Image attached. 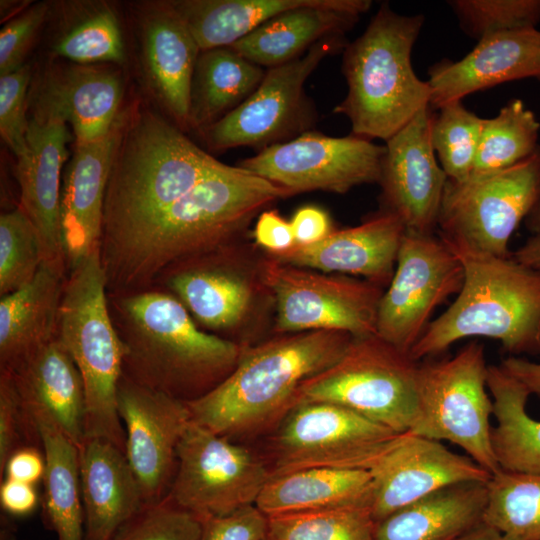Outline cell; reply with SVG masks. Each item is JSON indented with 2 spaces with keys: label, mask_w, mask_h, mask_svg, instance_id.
<instances>
[{
  "label": "cell",
  "mask_w": 540,
  "mask_h": 540,
  "mask_svg": "<svg viewBox=\"0 0 540 540\" xmlns=\"http://www.w3.org/2000/svg\"><path fill=\"white\" fill-rule=\"evenodd\" d=\"M292 195L226 164L167 208L100 244L108 293L153 288L168 269L224 247L267 205Z\"/></svg>",
  "instance_id": "cell-1"
},
{
  "label": "cell",
  "mask_w": 540,
  "mask_h": 540,
  "mask_svg": "<svg viewBox=\"0 0 540 540\" xmlns=\"http://www.w3.org/2000/svg\"><path fill=\"white\" fill-rule=\"evenodd\" d=\"M124 346L123 376L183 402L206 394L234 369L243 347L196 325L169 291L108 294Z\"/></svg>",
  "instance_id": "cell-2"
},
{
  "label": "cell",
  "mask_w": 540,
  "mask_h": 540,
  "mask_svg": "<svg viewBox=\"0 0 540 540\" xmlns=\"http://www.w3.org/2000/svg\"><path fill=\"white\" fill-rule=\"evenodd\" d=\"M352 339L344 332L306 331L243 348L222 382L185 402L191 420L230 440L277 426L297 403L301 386L335 364Z\"/></svg>",
  "instance_id": "cell-3"
},
{
  "label": "cell",
  "mask_w": 540,
  "mask_h": 540,
  "mask_svg": "<svg viewBox=\"0 0 540 540\" xmlns=\"http://www.w3.org/2000/svg\"><path fill=\"white\" fill-rule=\"evenodd\" d=\"M464 270L454 302L432 320L410 356L420 361L468 337L498 340L513 354H540V271L441 236Z\"/></svg>",
  "instance_id": "cell-4"
},
{
  "label": "cell",
  "mask_w": 540,
  "mask_h": 540,
  "mask_svg": "<svg viewBox=\"0 0 540 540\" xmlns=\"http://www.w3.org/2000/svg\"><path fill=\"white\" fill-rule=\"evenodd\" d=\"M225 166L152 111L126 117L107 183L100 244L167 208Z\"/></svg>",
  "instance_id": "cell-5"
},
{
  "label": "cell",
  "mask_w": 540,
  "mask_h": 540,
  "mask_svg": "<svg viewBox=\"0 0 540 540\" xmlns=\"http://www.w3.org/2000/svg\"><path fill=\"white\" fill-rule=\"evenodd\" d=\"M424 21L422 14L402 15L382 3L365 31L344 48L347 94L334 112L348 118L352 135L386 142L430 106L429 84L411 63Z\"/></svg>",
  "instance_id": "cell-6"
},
{
  "label": "cell",
  "mask_w": 540,
  "mask_h": 540,
  "mask_svg": "<svg viewBox=\"0 0 540 540\" xmlns=\"http://www.w3.org/2000/svg\"><path fill=\"white\" fill-rule=\"evenodd\" d=\"M56 339L83 380L85 439H105L125 453V431L117 407L125 350L110 313L100 247L68 272Z\"/></svg>",
  "instance_id": "cell-7"
},
{
  "label": "cell",
  "mask_w": 540,
  "mask_h": 540,
  "mask_svg": "<svg viewBox=\"0 0 540 540\" xmlns=\"http://www.w3.org/2000/svg\"><path fill=\"white\" fill-rule=\"evenodd\" d=\"M487 370L484 346L476 341L452 357L419 362L417 404L408 432L449 441L492 474L500 467L491 440Z\"/></svg>",
  "instance_id": "cell-8"
},
{
  "label": "cell",
  "mask_w": 540,
  "mask_h": 540,
  "mask_svg": "<svg viewBox=\"0 0 540 540\" xmlns=\"http://www.w3.org/2000/svg\"><path fill=\"white\" fill-rule=\"evenodd\" d=\"M418 367L419 361L376 334L353 337L335 364L301 386L297 402L334 403L405 433L416 410Z\"/></svg>",
  "instance_id": "cell-9"
},
{
  "label": "cell",
  "mask_w": 540,
  "mask_h": 540,
  "mask_svg": "<svg viewBox=\"0 0 540 540\" xmlns=\"http://www.w3.org/2000/svg\"><path fill=\"white\" fill-rule=\"evenodd\" d=\"M540 201V146L526 159L497 172L447 179L439 235L495 256L509 257V240Z\"/></svg>",
  "instance_id": "cell-10"
},
{
  "label": "cell",
  "mask_w": 540,
  "mask_h": 540,
  "mask_svg": "<svg viewBox=\"0 0 540 540\" xmlns=\"http://www.w3.org/2000/svg\"><path fill=\"white\" fill-rule=\"evenodd\" d=\"M346 45L345 36L325 38L301 57L266 69L243 103L200 131L206 145L214 151L240 146L261 151L311 130L317 114L304 84L324 58Z\"/></svg>",
  "instance_id": "cell-11"
},
{
  "label": "cell",
  "mask_w": 540,
  "mask_h": 540,
  "mask_svg": "<svg viewBox=\"0 0 540 540\" xmlns=\"http://www.w3.org/2000/svg\"><path fill=\"white\" fill-rule=\"evenodd\" d=\"M259 277L274 298L279 333L325 330L353 337L376 334L384 293L377 283L328 276L272 257L260 263Z\"/></svg>",
  "instance_id": "cell-12"
},
{
  "label": "cell",
  "mask_w": 540,
  "mask_h": 540,
  "mask_svg": "<svg viewBox=\"0 0 540 540\" xmlns=\"http://www.w3.org/2000/svg\"><path fill=\"white\" fill-rule=\"evenodd\" d=\"M400 434L334 403L299 401L278 424L270 472L311 467L369 470Z\"/></svg>",
  "instance_id": "cell-13"
},
{
  "label": "cell",
  "mask_w": 540,
  "mask_h": 540,
  "mask_svg": "<svg viewBox=\"0 0 540 540\" xmlns=\"http://www.w3.org/2000/svg\"><path fill=\"white\" fill-rule=\"evenodd\" d=\"M270 475L247 448L191 420L178 445L167 497L200 519L222 516L256 504Z\"/></svg>",
  "instance_id": "cell-14"
},
{
  "label": "cell",
  "mask_w": 540,
  "mask_h": 540,
  "mask_svg": "<svg viewBox=\"0 0 540 540\" xmlns=\"http://www.w3.org/2000/svg\"><path fill=\"white\" fill-rule=\"evenodd\" d=\"M464 270L440 236L405 231L377 312L376 335L410 354L438 306L458 294Z\"/></svg>",
  "instance_id": "cell-15"
},
{
  "label": "cell",
  "mask_w": 540,
  "mask_h": 540,
  "mask_svg": "<svg viewBox=\"0 0 540 540\" xmlns=\"http://www.w3.org/2000/svg\"><path fill=\"white\" fill-rule=\"evenodd\" d=\"M385 146L355 135L331 137L309 130L259 151L238 166L292 192L343 194L378 183Z\"/></svg>",
  "instance_id": "cell-16"
},
{
  "label": "cell",
  "mask_w": 540,
  "mask_h": 540,
  "mask_svg": "<svg viewBox=\"0 0 540 540\" xmlns=\"http://www.w3.org/2000/svg\"><path fill=\"white\" fill-rule=\"evenodd\" d=\"M117 407L125 456L146 505L164 500L177 468V450L191 421L186 403L122 376Z\"/></svg>",
  "instance_id": "cell-17"
},
{
  "label": "cell",
  "mask_w": 540,
  "mask_h": 540,
  "mask_svg": "<svg viewBox=\"0 0 540 540\" xmlns=\"http://www.w3.org/2000/svg\"><path fill=\"white\" fill-rule=\"evenodd\" d=\"M430 106L385 143L381 166L382 211L399 218L406 231L434 234L447 182L431 143Z\"/></svg>",
  "instance_id": "cell-18"
},
{
  "label": "cell",
  "mask_w": 540,
  "mask_h": 540,
  "mask_svg": "<svg viewBox=\"0 0 540 540\" xmlns=\"http://www.w3.org/2000/svg\"><path fill=\"white\" fill-rule=\"evenodd\" d=\"M368 471L372 476L369 508L375 523L444 487L486 482L491 476L467 455L410 432L400 434Z\"/></svg>",
  "instance_id": "cell-19"
},
{
  "label": "cell",
  "mask_w": 540,
  "mask_h": 540,
  "mask_svg": "<svg viewBox=\"0 0 540 540\" xmlns=\"http://www.w3.org/2000/svg\"><path fill=\"white\" fill-rule=\"evenodd\" d=\"M71 139L67 123L55 114L32 110L26 153L17 160L20 207L40 239L42 262L67 268L63 247L60 196L62 173Z\"/></svg>",
  "instance_id": "cell-20"
},
{
  "label": "cell",
  "mask_w": 540,
  "mask_h": 540,
  "mask_svg": "<svg viewBox=\"0 0 540 540\" xmlns=\"http://www.w3.org/2000/svg\"><path fill=\"white\" fill-rule=\"evenodd\" d=\"M125 118L119 115L105 136L75 144L63 171L60 221L68 272L100 247L106 188Z\"/></svg>",
  "instance_id": "cell-21"
},
{
  "label": "cell",
  "mask_w": 540,
  "mask_h": 540,
  "mask_svg": "<svg viewBox=\"0 0 540 540\" xmlns=\"http://www.w3.org/2000/svg\"><path fill=\"white\" fill-rule=\"evenodd\" d=\"M430 107L509 81L540 80V31L528 28L484 36L462 59H443L429 68Z\"/></svg>",
  "instance_id": "cell-22"
},
{
  "label": "cell",
  "mask_w": 540,
  "mask_h": 540,
  "mask_svg": "<svg viewBox=\"0 0 540 540\" xmlns=\"http://www.w3.org/2000/svg\"><path fill=\"white\" fill-rule=\"evenodd\" d=\"M406 229L395 215L382 211L360 225L331 232L323 240L270 257L293 266L359 275L389 285Z\"/></svg>",
  "instance_id": "cell-23"
},
{
  "label": "cell",
  "mask_w": 540,
  "mask_h": 540,
  "mask_svg": "<svg viewBox=\"0 0 540 540\" xmlns=\"http://www.w3.org/2000/svg\"><path fill=\"white\" fill-rule=\"evenodd\" d=\"M371 5L370 0H312L271 18L229 47L263 68L279 66L325 38L345 36Z\"/></svg>",
  "instance_id": "cell-24"
},
{
  "label": "cell",
  "mask_w": 540,
  "mask_h": 540,
  "mask_svg": "<svg viewBox=\"0 0 540 540\" xmlns=\"http://www.w3.org/2000/svg\"><path fill=\"white\" fill-rule=\"evenodd\" d=\"M121 97V82L114 72L76 64L43 74L30 107L64 120L72 128L75 144H85L110 131L119 116Z\"/></svg>",
  "instance_id": "cell-25"
},
{
  "label": "cell",
  "mask_w": 540,
  "mask_h": 540,
  "mask_svg": "<svg viewBox=\"0 0 540 540\" xmlns=\"http://www.w3.org/2000/svg\"><path fill=\"white\" fill-rule=\"evenodd\" d=\"M161 280L194 321L211 330L240 324L253 299L250 279L228 262L225 246L171 267Z\"/></svg>",
  "instance_id": "cell-26"
},
{
  "label": "cell",
  "mask_w": 540,
  "mask_h": 540,
  "mask_svg": "<svg viewBox=\"0 0 540 540\" xmlns=\"http://www.w3.org/2000/svg\"><path fill=\"white\" fill-rule=\"evenodd\" d=\"M85 540H110L146 504L124 451L99 438L79 446Z\"/></svg>",
  "instance_id": "cell-27"
},
{
  "label": "cell",
  "mask_w": 540,
  "mask_h": 540,
  "mask_svg": "<svg viewBox=\"0 0 540 540\" xmlns=\"http://www.w3.org/2000/svg\"><path fill=\"white\" fill-rule=\"evenodd\" d=\"M142 51L151 89L179 127H188L191 82L201 52L166 1L142 20Z\"/></svg>",
  "instance_id": "cell-28"
},
{
  "label": "cell",
  "mask_w": 540,
  "mask_h": 540,
  "mask_svg": "<svg viewBox=\"0 0 540 540\" xmlns=\"http://www.w3.org/2000/svg\"><path fill=\"white\" fill-rule=\"evenodd\" d=\"M66 267L42 262L35 277L0 300V371H12L56 339Z\"/></svg>",
  "instance_id": "cell-29"
},
{
  "label": "cell",
  "mask_w": 540,
  "mask_h": 540,
  "mask_svg": "<svg viewBox=\"0 0 540 540\" xmlns=\"http://www.w3.org/2000/svg\"><path fill=\"white\" fill-rule=\"evenodd\" d=\"M12 374L23 406L46 413L78 446L85 439L82 377L57 339L22 361Z\"/></svg>",
  "instance_id": "cell-30"
},
{
  "label": "cell",
  "mask_w": 540,
  "mask_h": 540,
  "mask_svg": "<svg viewBox=\"0 0 540 540\" xmlns=\"http://www.w3.org/2000/svg\"><path fill=\"white\" fill-rule=\"evenodd\" d=\"M487 481L444 487L375 523L374 540H458L483 521Z\"/></svg>",
  "instance_id": "cell-31"
},
{
  "label": "cell",
  "mask_w": 540,
  "mask_h": 540,
  "mask_svg": "<svg viewBox=\"0 0 540 540\" xmlns=\"http://www.w3.org/2000/svg\"><path fill=\"white\" fill-rule=\"evenodd\" d=\"M372 476L368 470L311 467L271 474L256 506L267 516L369 506Z\"/></svg>",
  "instance_id": "cell-32"
},
{
  "label": "cell",
  "mask_w": 540,
  "mask_h": 540,
  "mask_svg": "<svg viewBox=\"0 0 540 540\" xmlns=\"http://www.w3.org/2000/svg\"><path fill=\"white\" fill-rule=\"evenodd\" d=\"M24 409L35 423L45 460L44 523L56 540H85L79 446L46 413Z\"/></svg>",
  "instance_id": "cell-33"
},
{
  "label": "cell",
  "mask_w": 540,
  "mask_h": 540,
  "mask_svg": "<svg viewBox=\"0 0 540 540\" xmlns=\"http://www.w3.org/2000/svg\"><path fill=\"white\" fill-rule=\"evenodd\" d=\"M265 73L231 47L202 50L191 82L188 127L201 131L226 116L255 91Z\"/></svg>",
  "instance_id": "cell-34"
},
{
  "label": "cell",
  "mask_w": 540,
  "mask_h": 540,
  "mask_svg": "<svg viewBox=\"0 0 540 540\" xmlns=\"http://www.w3.org/2000/svg\"><path fill=\"white\" fill-rule=\"evenodd\" d=\"M487 388L497 422L491 440L499 467L540 474V421L526 411L531 394L500 365H488Z\"/></svg>",
  "instance_id": "cell-35"
},
{
  "label": "cell",
  "mask_w": 540,
  "mask_h": 540,
  "mask_svg": "<svg viewBox=\"0 0 540 540\" xmlns=\"http://www.w3.org/2000/svg\"><path fill=\"white\" fill-rule=\"evenodd\" d=\"M312 0H173L168 6L184 22L201 51L229 47L271 18Z\"/></svg>",
  "instance_id": "cell-36"
},
{
  "label": "cell",
  "mask_w": 540,
  "mask_h": 540,
  "mask_svg": "<svg viewBox=\"0 0 540 540\" xmlns=\"http://www.w3.org/2000/svg\"><path fill=\"white\" fill-rule=\"evenodd\" d=\"M483 522L505 540H540V474L502 468L492 473Z\"/></svg>",
  "instance_id": "cell-37"
},
{
  "label": "cell",
  "mask_w": 540,
  "mask_h": 540,
  "mask_svg": "<svg viewBox=\"0 0 540 540\" xmlns=\"http://www.w3.org/2000/svg\"><path fill=\"white\" fill-rule=\"evenodd\" d=\"M540 122L522 100H510L493 118H484L471 175L507 169L537 149Z\"/></svg>",
  "instance_id": "cell-38"
},
{
  "label": "cell",
  "mask_w": 540,
  "mask_h": 540,
  "mask_svg": "<svg viewBox=\"0 0 540 540\" xmlns=\"http://www.w3.org/2000/svg\"><path fill=\"white\" fill-rule=\"evenodd\" d=\"M366 504L268 516L267 540H374Z\"/></svg>",
  "instance_id": "cell-39"
},
{
  "label": "cell",
  "mask_w": 540,
  "mask_h": 540,
  "mask_svg": "<svg viewBox=\"0 0 540 540\" xmlns=\"http://www.w3.org/2000/svg\"><path fill=\"white\" fill-rule=\"evenodd\" d=\"M53 53L80 65L123 63L125 49L117 16L106 4H92L55 40Z\"/></svg>",
  "instance_id": "cell-40"
},
{
  "label": "cell",
  "mask_w": 540,
  "mask_h": 540,
  "mask_svg": "<svg viewBox=\"0 0 540 540\" xmlns=\"http://www.w3.org/2000/svg\"><path fill=\"white\" fill-rule=\"evenodd\" d=\"M438 110L430 128L432 147L447 178L463 181L473 171L484 118L468 110L462 100Z\"/></svg>",
  "instance_id": "cell-41"
},
{
  "label": "cell",
  "mask_w": 540,
  "mask_h": 540,
  "mask_svg": "<svg viewBox=\"0 0 540 540\" xmlns=\"http://www.w3.org/2000/svg\"><path fill=\"white\" fill-rule=\"evenodd\" d=\"M42 264L38 232L17 208L0 216V295L5 296L28 284Z\"/></svg>",
  "instance_id": "cell-42"
},
{
  "label": "cell",
  "mask_w": 540,
  "mask_h": 540,
  "mask_svg": "<svg viewBox=\"0 0 540 540\" xmlns=\"http://www.w3.org/2000/svg\"><path fill=\"white\" fill-rule=\"evenodd\" d=\"M448 4L460 28L477 41L499 32L536 28L540 22V0H452Z\"/></svg>",
  "instance_id": "cell-43"
},
{
  "label": "cell",
  "mask_w": 540,
  "mask_h": 540,
  "mask_svg": "<svg viewBox=\"0 0 540 540\" xmlns=\"http://www.w3.org/2000/svg\"><path fill=\"white\" fill-rule=\"evenodd\" d=\"M202 521L170 498L145 505L110 540H200Z\"/></svg>",
  "instance_id": "cell-44"
},
{
  "label": "cell",
  "mask_w": 540,
  "mask_h": 540,
  "mask_svg": "<svg viewBox=\"0 0 540 540\" xmlns=\"http://www.w3.org/2000/svg\"><path fill=\"white\" fill-rule=\"evenodd\" d=\"M30 78L31 68L27 63L9 74L0 76V134L17 160L23 157L27 150Z\"/></svg>",
  "instance_id": "cell-45"
},
{
  "label": "cell",
  "mask_w": 540,
  "mask_h": 540,
  "mask_svg": "<svg viewBox=\"0 0 540 540\" xmlns=\"http://www.w3.org/2000/svg\"><path fill=\"white\" fill-rule=\"evenodd\" d=\"M41 448L32 417L26 412L9 371H0V476L8 458L17 449Z\"/></svg>",
  "instance_id": "cell-46"
},
{
  "label": "cell",
  "mask_w": 540,
  "mask_h": 540,
  "mask_svg": "<svg viewBox=\"0 0 540 540\" xmlns=\"http://www.w3.org/2000/svg\"><path fill=\"white\" fill-rule=\"evenodd\" d=\"M50 13L45 2L32 4L12 17L0 31V76L23 66L37 31Z\"/></svg>",
  "instance_id": "cell-47"
},
{
  "label": "cell",
  "mask_w": 540,
  "mask_h": 540,
  "mask_svg": "<svg viewBox=\"0 0 540 540\" xmlns=\"http://www.w3.org/2000/svg\"><path fill=\"white\" fill-rule=\"evenodd\" d=\"M201 521L200 540H267L268 516L256 504Z\"/></svg>",
  "instance_id": "cell-48"
},
{
  "label": "cell",
  "mask_w": 540,
  "mask_h": 540,
  "mask_svg": "<svg viewBox=\"0 0 540 540\" xmlns=\"http://www.w3.org/2000/svg\"><path fill=\"white\" fill-rule=\"evenodd\" d=\"M258 245L270 255H278L296 246L290 221L285 220L276 210L262 211L253 232Z\"/></svg>",
  "instance_id": "cell-49"
},
{
  "label": "cell",
  "mask_w": 540,
  "mask_h": 540,
  "mask_svg": "<svg viewBox=\"0 0 540 540\" xmlns=\"http://www.w3.org/2000/svg\"><path fill=\"white\" fill-rule=\"evenodd\" d=\"M290 223L296 246L315 244L334 231L329 215L316 206L308 205L299 208Z\"/></svg>",
  "instance_id": "cell-50"
},
{
  "label": "cell",
  "mask_w": 540,
  "mask_h": 540,
  "mask_svg": "<svg viewBox=\"0 0 540 540\" xmlns=\"http://www.w3.org/2000/svg\"><path fill=\"white\" fill-rule=\"evenodd\" d=\"M45 460L40 448L24 446L17 449L8 458L0 476L36 485L43 479Z\"/></svg>",
  "instance_id": "cell-51"
},
{
  "label": "cell",
  "mask_w": 540,
  "mask_h": 540,
  "mask_svg": "<svg viewBox=\"0 0 540 540\" xmlns=\"http://www.w3.org/2000/svg\"><path fill=\"white\" fill-rule=\"evenodd\" d=\"M39 503L35 485L3 478L0 484V505L6 515L25 517L34 512Z\"/></svg>",
  "instance_id": "cell-52"
},
{
  "label": "cell",
  "mask_w": 540,
  "mask_h": 540,
  "mask_svg": "<svg viewBox=\"0 0 540 540\" xmlns=\"http://www.w3.org/2000/svg\"><path fill=\"white\" fill-rule=\"evenodd\" d=\"M500 366L522 383L531 395H536L540 398V363L510 356L502 360Z\"/></svg>",
  "instance_id": "cell-53"
},
{
  "label": "cell",
  "mask_w": 540,
  "mask_h": 540,
  "mask_svg": "<svg viewBox=\"0 0 540 540\" xmlns=\"http://www.w3.org/2000/svg\"><path fill=\"white\" fill-rule=\"evenodd\" d=\"M511 256L515 260L540 271V232L533 233Z\"/></svg>",
  "instance_id": "cell-54"
},
{
  "label": "cell",
  "mask_w": 540,
  "mask_h": 540,
  "mask_svg": "<svg viewBox=\"0 0 540 540\" xmlns=\"http://www.w3.org/2000/svg\"><path fill=\"white\" fill-rule=\"evenodd\" d=\"M458 540H505L503 536L494 528L481 522Z\"/></svg>",
  "instance_id": "cell-55"
},
{
  "label": "cell",
  "mask_w": 540,
  "mask_h": 540,
  "mask_svg": "<svg viewBox=\"0 0 540 540\" xmlns=\"http://www.w3.org/2000/svg\"><path fill=\"white\" fill-rule=\"evenodd\" d=\"M0 540H22L17 535L15 526L6 516H1Z\"/></svg>",
  "instance_id": "cell-56"
},
{
  "label": "cell",
  "mask_w": 540,
  "mask_h": 540,
  "mask_svg": "<svg viewBox=\"0 0 540 540\" xmlns=\"http://www.w3.org/2000/svg\"><path fill=\"white\" fill-rule=\"evenodd\" d=\"M526 226L533 233L540 232V201L526 218Z\"/></svg>",
  "instance_id": "cell-57"
}]
</instances>
